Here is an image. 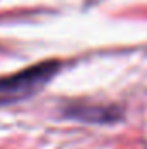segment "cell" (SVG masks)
Here are the masks:
<instances>
[{
	"label": "cell",
	"mask_w": 147,
	"mask_h": 149,
	"mask_svg": "<svg viewBox=\"0 0 147 149\" xmlns=\"http://www.w3.org/2000/svg\"><path fill=\"white\" fill-rule=\"evenodd\" d=\"M55 64H40L26 71L10 74L0 80V104L16 102L19 99L30 97L38 88L47 83V80L54 74Z\"/></svg>",
	"instance_id": "1"
}]
</instances>
